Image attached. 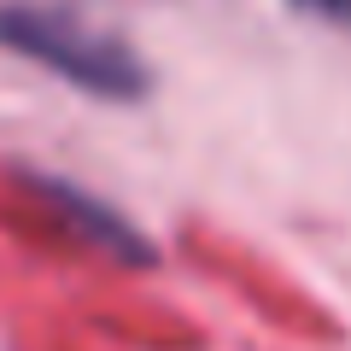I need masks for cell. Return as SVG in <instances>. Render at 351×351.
<instances>
[{"instance_id": "6da1fadb", "label": "cell", "mask_w": 351, "mask_h": 351, "mask_svg": "<svg viewBox=\"0 0 351 351\" xmlns=\"http://www.w3.org/2000/svg\"><path fill=\"white\" fill-rule=\"evenodd\" d=\"M0 47L24 53V59L47 64L71 88L94 94V100H141L152 88V71L123 36L88 24L76 12H53V6H0Z\"/></svg>"}, {"instance_id": "7a4b0ae2", "label": "cell", "mask_w": 351, "mask_h": 351, "mask_svg": "<svg viewBox=\"0 0 351 351\" xmlns=\"http://www.w3.org/2000/svg\"><path fill=\"white\" fill-rule=\"evenodd\" d=\"M293 6H304L316 18H334L339 29H351V0H293Z\"/></svg>"}]
</instances>
